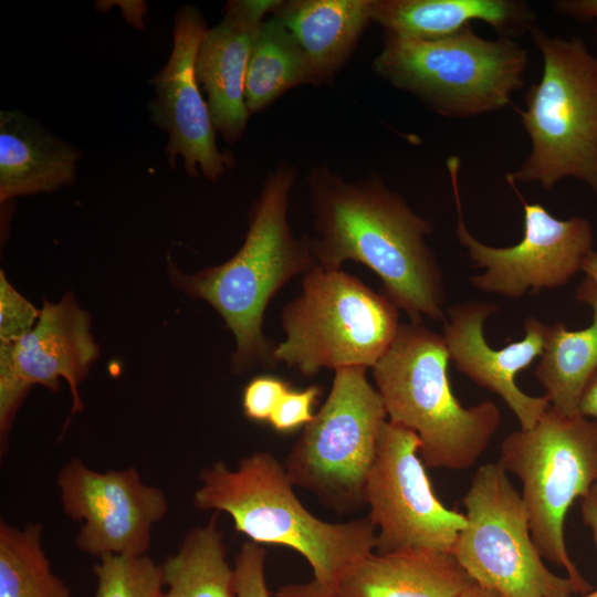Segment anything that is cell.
Instances as JSON below:
<instances>
[{
    "instance_id": "6da1fadb",
    "label": "cell",
    "mask_w": 597,
    "mask_h": 597,
    "mask_svg": "<svg viewBox=\"0 0 597 597\" xmlns=\"http://www.w3.org/2000/svg\"><path fill=\"white\" fill-rule=\"evenodd\" d=\"M318 265L341 270L350 260L375 272L381 293L411 323L446 318L443 273L428 245L432 223L377 177L347 181L326 166L307 177Z\"/></svg>"
},
{
    "instance_id": "7a4b0ae2",
    "label": "cell",
    "mask_w": 597,
    "mask_h": 597,
    "mask_svg": "<svg viewBox=\"0 0 597 597\" xmlns=\"http://www.w3.org/2000/svg\"><path fill=\"white\" fill-rule=\"evenodd\" d=\"M296 175V168L286 161L268 174L250 209L244 242L232 258L190 274L174 264L168 270L175 289L208 303L231 331L235 348L230 366L234 374L276 366V345L263 333L265 308L291 279L304 275L317 263L312 239L297 238L287 219Z\"/></svg>"
},
{
    "instance_id": "3957f363",
    "label": "cell",
    "mask_w": 597,
    "mask_h": 597,
    "mask_svg": "<svg viewBox=\"0 0 597 597\" xmlns=\"http://www.w3.org/2000/svg\"><path fill=\"white\" fill-rule=\"evenodd\" d=\"M193 505L224 512L250 541L282 545L300 553L313 579L337 588L343 576L375 552L376 527L368 516L332 523L312 514L298 500L284 463L268 451L243 457L235 469L218 460L200 470Z\"/></svg>"
},
{
    "instance_id": "277c9868",
    "label": "cell",
    "mask_w": 597,
    "mask_h": 597,
    "mask_svg": "<svg viewBox=\"0 0 597 597\" xmlns=\"http://www.w3.org/2000/svg\"><path fill=\"white\" fill-rule=\"evenodd\" d=\"M449 360L443 335L410 322L400 324L371 371L388 421L419 437L425 465L465 470L488 448L501 415L491 400L460 404L448 378Z\"/></svg>"
},
{
    "instance_id": "5b68a950",
    "label": "cell",
    "mask_w": 597,
    "mask_h": 597,
    "mask_svg": "<svg viewBox=\"0 0 597 597\" xmlns=\"http://www.w3.org/2000/svg\"><path fill=\"white\" fill-rule=\"evenodd\" d=\"M530 33L543 73L525 95L526 107L516 113L532 148L506 180L552 190L572 177L597 197V56L580 38L551 36L536 25Z\"/></svg>"
},
{
    "instance_id": "8992f818",
    "label": "cell",
    "mask_w": 597,
    "mask_h": 597,
    "mask_svg": "<svg viewBox=\"0 0 597 597\" xmlns=\"http://www.w3.org/2000/svg\"><path fill=\"white\" fill-rule=\"evenodd\" d=\"M527 52L510 38L488 40L472 25L439 39L385 32L373 66L394 86L447 117H472L504 108L524 85Z\"/></svg>"
},
{
    "instance_id": "52a82bcc",
    "label": "cell",
    "mask_w": 597,
    "mask_h": 597,
    "mask_svg": "<svg viewBox=\"0 0 597 597\" xmlns=\"http://www.w3.org/2000/svg\"><path fill=\"white\" fill-rule=\"evenodd\" d=\"M398 307L356 276L317 263L303 275L302 293L281 311L283 342L274 362L305 377L322 368H373L394 342Z\"/></svg>"
},
{
    "instance_id": "ba28073f",
    "label": "cell",
    "mask_w": 597,
    "mask_h": 597,
    "mask_svg": "<svg viewBox=\"0 0 597 597\" xmlns=\"http://www.w3.org/2000/svg\"><path fill=\"white\" fill-rule=\"evenodd\" d=\"M498 463L522 483L541 556L565 569L575 593H589L568 554L564 524L574 501L597 483V419L567 416L549 406L533 428L505 437Z\"/></svg>"
},
{
    "instance_id": "9c48e42d",
    "label": "cell",
    "mask_w": 597,
    "mask_h": 597,
    "mask_svg": "<svg viewBox=\"0 0 597 597\" xmlns=\"http://www.w3.org/2000/svg\"><path fill=\"white\" fill-rule=\"evenodd\" d=\"M366 367L335 370L329 394L284 460L294 484L338 515L366 505L365 492L387 421Z\"/></svg>"
},
{
    "instance_id": "30bf717a",
    "label": "cell",
    "mask_w": 597,
    "mask_h": 597,
    "mask_svg": "<svg viewBox=\"0 0 597 597\" xmlns=\"http://www.w3.org/2000/svg\"><path fill=\"white\" fill-rule=\"evenodd\" d=\"M467 526L451 554L478 584L502 597H570V579L549 570L531 534L521 493L496 462L481 465L462 499Z\"/></svg>"
},
{
    "instance_id": "8fae6325",
    "label": "cell",
    "mask_w": 597,
    "mask_h": 597,
    "mask_svg": "<svg viewBox=\"0 0 597 597\" xmlns=\"http://www.w3.org/2000/svg\"><path fill=\"white\" fill-rule=\"evenodd\" d=\"M411 430L386 421L366 483L368 519L378 530L375 553L408 549L450 553L467 526L464 514L437 498Z\"/></svg>"
},
{
    "instance_id": "7c38bea8",
    "label": "cell",
    "mask_w": 597,
    "mask_h": 597,
    "mask_svg": "<svg viewBox=\"0 0 597 597\" xmlns=\"http://www.w3.org/2000/svg\"><path fill=\"white\" fill-rule=\"evenodd\" d=\"M458 210L457 239L469 258L485 272L470 279L483 292L520 298L568 283L582 271L584 260L593 252L594 230L583 217L559 220L540 203L526 202L514 182L509 181L523 203L524 233L512 247L495 248L475 239L463 221L459 192L460 160L447 161Z\"/></svg>"
},
{
    "instance_id": "4fadbf2b",
    "label": "cell",
    "mask_w": 597,
    "mask_h": 597,
    "mask_svg": "<svg viewBox=\"0 0 597 597\" xmlns=\"http://www.w3.org/2000/svg\"><path fill=\"white\" fill-rule=\"evenodd\" d=\"M100 354L91 333L90 314L72 293L57 303L43 300L33 329L13 343H0V452L8 450L9 434L18 409L30 389L41 385L51 391L67 381L72 407L63 426L83 411L78 386Z\"/></svg>"
},
{
    "instance_id": "5bb4252c",
    "label": "cell",
    "mask_w": 597,
    "mask_h": 597,
    "mask_svg": "<svg viewBox=\"0 0 597 597\" xmlns=\"http://www.w3.org/2000/svg\"><path fill=\"white\" fill-rule=\"evenodd\" d=\"M66 516L82 523L76 547L91 556L144 555L155 524L168 513L165 492L129 467L98 472L73 458L57 474Z\"/></svg>"
},
{
    "instance_id": "9a60e30c",
    "label": "cell",
    "mask_w": 597,
    "mask_h": 597,
    "mask_svg": "<svg viewBox=\"0 0 597 597\" xmlns=\"http://www.w3.org/2000/svg\"><path fill=\"white\" fill-rule=\"evenodd\" d=\"M206 30L205 18L196 7L186 4L178 10L168 61L149 81L155 91L149 113L151 122L168 135L165 150L170 166L175 167L180 156L190 177L201 172L217 181L234 165V157L217 146L216 129L195 73Z\"/></svg>"
},
{
    "instance_id": "2e32d148",
    "label": "cell",
    "mask_w": 597,
    "mask_h": 597,
    "mask_svg": "<svg viewBox=\"0 0 597 597\" xmlns=\"http://www.w3.org/2000/svg\"><path fill=\"white\" fill-rule=\"evenodd\" d=\"M499 310L492 302L469 301L447 308L443 337L455 368L479 386L496 394L515 415L520 429L533 428L551 406L548 398L519 388L515 376L541 356L548 325L533 316L524 321L525 336L493 349L483 336L485 320Z\"/></svg>"
},
{
    "instance_id": "e0dca14e",
    "label": "cell",
    "mask_w": 597,
    "mask_h": 597,
    "mask_svg": "<svg viewBox=\"0 0 597 597\" xmlns=\"http://www.w3.org/2000/svg\"><path fill=\"white\" fill-rule=\"evenodd\" d=\"M279 0H232L221 21L207 28L200 41L195 73L207 94L212 125L228 143L244 134L249 111L244 90L254 35Z\"/></svg>"
},
{
    "instance_id": "ac0fdd59",
    "label": "cell",
    "mask_w": 597,
    "mask_h": 597,
    "mask_svg": "<svg viewBox=\"0 0 597 597\" xmlns=\"http://www.w3.org/2000/svg\"><path fill=\"white\" fill-rule=\"evenodd\" d=\"M81 154L21 111L0 112V201L75 181Z\"/></svg>"
},
{
    "instance_id": "d6986e66",
    "label": "cell",
    "mask_w": 597,
    "mask_h": 597,
    "mask_svg": "<svg viewBox=\"0 0 597 597\" xmlns=\"http://www.w3.org/2000/svg\"><path fill=\"white\" fill-rule=\"evenodd\" d=\"M473 582L451 553L375 552L341 579V597H459Z\"/></svg>"
},
{
    "instance_id": "ffe728a7",
    "label": "cell",
    "mask_w": 597,
    "mask_h": 597,
    "mask_svg": "<svg viewBox=\"0 0 597 597\" xmlns=\"http://www.w3.org/2000/svg\"><path fill=\"white\" fill-rule=\"evenodd\" d=\"M490 24L501 36H519L535 25V12L517 0H374L373 21L385 32L432 40L452 35L472 21Z\"/></svg>"
},
{
    "instance_id": "44dd1931",
    "label": "cell",
    "mask_w": 597,
    "mask_h": 597,
    "mask_svg": "<svg viewBox=\"0 0 597 597\" xmlns=\"http://www.w3.org/2000/svg\"><path fill=\"white\" fill-rule=\"evenodd\" d=\"M374 0H291L273 10L304 51L317 85L329 84L373 21Z\"/></svg>"
},
{
    "instance_id": "7402d4cb",
    "label": "cell",
    "mask_w": 597,
    "mask_h": 597,
    "mask_svg": "<svg viewBox=\"0 0 597 597\" xmlns=\"http://www.w3.org/2000/svg\"><path fill=\"white\" fill-rule=\"evenodd\" d=\"M575 297L590 306L593 322L579 331H569L561 322L548 325L534 370L551 406L567 416L579 415L582 394L597 370V284L586 276Z\"/></svg>"
},
{
    "instance_id": "603a6c76",
    "label": "cell",
    "mask_w": 597,
    "mask_h": 597,
    "mask_svg": "<svg viewBox=\"0 0 597 597\" xmlns=\"http://www.w3.org/2000/svg\"><path fill=\"white\" fill-rule=\"evenodd\" d=\"M214 512L187 531L177 552L160 565L167 590L161 597H235L234 570Z\"/></svg>"
},
{
    "instance_id": "cb8c5ba5",
    "label": "cell",
    "mask_w": 597,
    "mask_h": 597,
    "mask_svg": "<svg viewBox=\"0 0 597 597\" xmlns=\"http://www.w3.org/2000/svg\"><path fill=\"white\" fill-rule=\"evenodd\" d=\"M317 85L307 57L291 31L276 18L258 29L249 59L244 100L250 114L265 109L286 91Z\"/></svg>"
},
{
    "instance_id": "d4e9b609",
    "label": "cell",
    "mask_w": 597,
    "mask_h": 597,
    "mask_svg": "<svg viewBox=\"0 0 597 597\" xmlns=\"http://www.w3.org/2000/svg\"><path fill=\"white\" fill-rule=\"evenodd\" d=\"M0 597H73L43 548V526L0 521Z\"/></svg>"
},
{
    "instance_id": "484cf974",
    "label": "cell",
    "mask_w": 597,
    "mask_h": 597,
    "mask_svg": "<svg viewBox=\"0 0 597 597\" xmlns=\"http://www.w3.org/2000/svg\"><path fill=\"white\" fill-rule=\"evenodd\" d=\"M93 573L94 597H161L164 593L161 567L147 554L102 556Z\"/></svg>"
},
{
    "instance_id": "4316f807",
    "label": "cell",
    "mask_w": 597,
    "mask_h": 597,
    "mask_svg": "<svg viewBox=\"0 0 597 597\" xmlns=\"http://www.w3.org/2000/svg\"><path fill=\"white\" fill-rule=\"evenodd\" d=\"M40 310L23 297L0 272V343H13L30 333Z\"/></svg>"
},
{
    "instance_id": "83f0119b",
    "label": "cell",
    "mask_w": 597,
    "mask_h": 597,
    "mask_svg": "<svg viewBox=\"0 0 597 597\" xmlns=\"http://www.w3.org/2000/svg\"><path fill=\"white\" fill-rule=\"evenodd\" d=\"M266 549L252 541L244 542L234 559L235 597H270L265 580Z\"/></svg>"
},
{
    "instance_id": "f1b7e54d",
    "label": "cell",
    "mask_w": 597,
    "mask_h": 597,
    "mask_svg": "<svg viewBox=\"0 0 597 597\" xmlns=\"http://www.w3.org/2000/svg\"><path fill=\"white\" fill-rule=\"evenodd\" d=\"M290 389V384L276 376L260 375L252 378L242 392L244 416L252 421L269 422L277 404Z\"/></svg>"
},
{
    "instance_id": "f546056e",
    "label": "cell",
    "mask_w": 597,
    "mask_h": 597,
    "mask_svg": "<svg viewBox=\"0 0 597 597\" xmlns=\"http://www.w3.org/2000/svg\"><path fill=\"white\" fill-rule=\"evenodd\" d=\"M321 392L318 385H311L303 390L291 388L277 404L269 423L281 433H289L305 427L314 418L312 409Z\"/></svg>"
},
{
    "instance_id": "4dcf8cb0",
    "label": "cell",
    "mask_w": 597,
    "mask_h": 597,
    "mask_svg": "<svg viewBox=\"0 0 597 597\" xmlns=\"http://www.w3.org/2000/svg\"><path fill=\"white\" fill-rule=\"evenodd\" d=\"M555 11L577 21H595L597 36V0H561L553 3Z\"/></svg>"
},
{
    "instance_id": "1f68e13d",
    "label": "cell",
    "mask_w": 597,
    "mask_h": 597,
    "mask_svg": "<svg viewBox=\"0 0 597 597\" xmlns=\"http://www.w3.org/2000/svg\"><path fill=\"white\" fill-rule=\"evenodd\" d=\"M275 597H341L336 588L323 585L315 579L307 583L289 584L280 587Z\"/></svg>"
},
{
    "instance_id": "d6a6232c",
    "label": "cell",
    "mask_w": 597,
    "mask_h": 597,
    "mask_svg": "<svg viewBox=\"0 0 597 597\" xmlns=\"http://www.w3.org/2000/svg\"><path fill=\"white\" fill-rule=\"evenodd\" d=\"M580 512L583 522L590 528L597 547V483L582 499Z\"/></svg>"
},
{
    "instance_id": "836d02e7",
    "label": "cell",
    "mask_w": 597,
    "mask_h": 597,
    "mask_svg": "<svg viewBox=\"0 0 597 597\" xmlns=\"http://www.w3.org/2000/svg\"><path fill=\"white\" fill-rule=\"evenodd\" d=\"M578 411L584 417L597 419V370L582 394Z\"/></svg>"
},
{
    "instance_id": "e575fe53",
    "label": "cell",
    "mask_w": 597,
    "mask_h": 597,
    "mask_svg": "<svg viewBox=\"0 0 597 597\" xmlns=\"http://www.w3.org/2000/svg\"><path fill=\"white\" fill-rule=\"evenodd\" d=\"M459 597H502V596L473 580L470 584V586Z\"/></svg>"
},
{
    "instance_id": "d590c367",
    "label": "cell",
    "mask_w": 597,
    "mask_h": 597,
    "mask_svg": "<svg viewBox=\"0 0 597 597\" xmlns=\"http://www.w3.org/2000/svg\"><path fill=\"white\" fill-rule=\"evenodd\" d=\"M582 271L587 277L591 279L597 284V252H590L584 260Z\"/></svg>"
},
{
    "instance_id": "8d00e7d4",
    "label": "cell",
    "mask_w": 597,
    "mask_h": 597,
    "mask_svg": "<svg viewBox=\"0 0 597 597\" xmlns=\"http://www.w3.org/2000/svg\"><path fill=\"white\" fill-rule=\"evenodd\" d=\"M583 597H597V588L585 594Z\"/></svg>"
}]
</instances>
